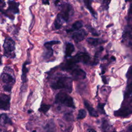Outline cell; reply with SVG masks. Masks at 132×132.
<instances>
[{
  "mask_svg": "<svg viewBox=\"0 0 132 132\" xmlns=\"http://www.w3.org/2000/svg\"><path fill=\"white\" fill-rule=\"evenodd\" d=\"M72 78L68 76H60L51 83V87L55 90L64 89L71 93L72 91Z\"/></svg>",
  "mask_w": 132,
  "mask_h": 132,
  "instance_id": "6da1fadb",
  "label": "cell"
},
{
  "mask_svg": "<svg viewBox=\"0 0 132 132\" xmlns=\"http://www.w3.org/2000/svg\"><path fill=\"white\" fill-rule=\"evenodd\" d=\"M55 103L64 105L70 108H75L72 97L65 92H59L57 94L55 98Z\"/></svg>",
  "mask_w": 132,
  "mask_h": 132,
  "instance_id": "7a4b0ae2",
  "label": "cell"
},
{
  "mask_svg": "<svg viewBox=\"0 0 132 132\" xmlns=\"http://www.w3.org/2000/svg\"><path fill=\"white\" fill-rule=\"evenodd\" d=\"M61 11L59 13L62 17L64 22H68L74 15V11L73 7L69 3L61 4Z\"/></svg>",
  "mask_w": 132,
  "mask_h": 132,
  "instance_id": "3957f363",
  "label": "cell"
},
{
  "mask_svg": "<svg viewBox=\"0 0 132 132\" xmlns=\"http://www.w3.org/2000/svg\"><path fill=\"white\" fill-rule=\"evenodd\" d=\"M3 48L4 50V54L7 57L13 58L15 57L14 53L15 50L14 41L10 38H6L3 44Z\"/></svg>",
  "mask_w": 132,
  "mask_h": 132,
  "instance_id": "277c9868",
  "label": "cell"
},
{
  "mask_svg": "<svg viewBox=\"0 0 132 132\" xmlns=\"http://www.w3.org/2000/svg\"><path fill=\"white\" fill-rule=\"evenodd\" d=\"M59 43H60L59 41H51L45 42L44 46H45L46 50L44 51L43 54V57L44 59L46 60L50 59L53 55V50L52 48V46Z\"/></svg>",
  "mask_w": 132,
  "mask_h": 132,
  "instance_id": "5b68a950",
  "label": "cell"
},
{
  "mask_svg": "<svg viewBox=\"0 0 132 132\" xmlns=\"http://www.w3.org/2000/svg\"><path fill=\"white\" fill-rule=\"evenodd\" d=\"M72 61L76 64L78 62H82L84 63H88L90 60V57L89 55L85 53H79L74 57L70 58Z\"/></svg>",
  "mask_w": 132,
  "mask_h": 132,
  "instance_id": "8992f818",
  "label": "cell"
},
{
  "mask_svg": "<svg viewBox=\"0 0 132 132\" xmlns=\"http://www.w3.org/2000/svg\"><path fill=\"white\" fill-rule=\"evenodd\" d=\"M71 76L73 80H83L86 77V72L80 68H74L72 70Z\"/></svg>",
  "mask_w": 132,
  "mask_h": 132,
  "instance_id": "52a82bcc",
  "label": "cell"
},
{
  "mask_svg": "<svg viewBox=\"0 0 132 132\" xmlns=\"http://www.w3.org/2000/svg\"><path fill=\"white\" fill-rule=\"evenodd\" d=\"M88 35L87 31L84 29H80L78 30L74 31L72 35V39L76 42H79L85 39Z\"/></svg>",
  "mask_w": 132,
  "mask_h": 132,
  "instance_id": "ba28073f",
  "label": "cell"
},
{
  "mask_svg": "<svg viewBox=\"0 0 132 132\" xmlns=\"http://www.w3.org/2000/svg\"><path fill=\"white\" fill-rule=\"evenodd\" d=\"M10 96L5 94H1L0 97V108L2 110H8L10 108Z\"/></svg>",
  "mask_w": 132,
  "mask_h": 132,
  "instance_id": "9c48e42d",
  "label": "cell"
},
{
  "mask_svg": "<svg viewBox=\"0 0 132 132\" xmlns=\"http://www.w3.org/2000/svg\"><path fill=\"white\" fill-rule=\"evenodd\" d=\"M132 113V110L126 106L122 107L119 110L114 111V114L115 116L125 118L128 116Z\"/></svg>",
  "mask_w": 132,
  "mask_h": 132,
  "instance_id": "30bf717a",
  "label": "cell"
},
{
  "mask_svg": "<svg viewBox=\"0 0 132 132\" xmlns=\"http://www.w3.org/2000/svg\"><path fill=\"white\" fill-rule=\"evenodd\" d=\"M1 79L5 85L12 86L15 82V79L8 73L3 72L1 74Z\"/></svg>",
  "mask_w": 132,
  "mask_h": 132,
  "instance_id": "8fae6325",
  "label": "cell"
},
{
  "mask_svg": "<svg viewBox=\"0 0 132 132\" xmlns=\"http://www.w3.org/2000/svg\"><path fill=\"white\" fill-rule=\"evenodd\" d=\"M8 11L10 13H12L13 14L18 13L19 12V3H16L13 1H8Z\"/></svg>",
  "mask_w": 132,
  "mask_h": 132,
  "instance_id": "7c38bea8",
  "label": "cell"
},
{
  "mask_svg": "<svg viewBox=\"0 0 132 132\" xmlns=\"http://www.w3.org/2000/svg\"><path fill=\"white\" fill-rule=\"evenodd\" d=\"M84 105L86 107L87 109L88 110L90 115L93 117H98V114L96 110L93 108V107L90 104V103L87 100L84 101Z\"/></svg>",
  "mask_w": 132,
  "mask_h": 132,
  "instance_id": "4fadbf2b",
  "label": "cell"
},
{
  "mask_svg": "<svg viewBox=\"0 0 132 132\" xmlns=\"http://www.w3.org/2000/svg\"><path fill=\"white\" fill-rule=\"evenodd\" d=\"M87 41L90 45L93 46H96L105 42L101 39L95 38H88L87 39Z\"/></svg>",
  "mask_w": 132,
  "mask_h": 132,
  "instance_id": "5bb4252c",
  "label": "cell"
},
{
  "mask_svg": "<svg viewBox=\"0 0 132 132\" xmlns=\"http://www.w3.org/2000/svg\"><path fill=\"white\" fill-rule=\"evenodd\" d=\"M44 130L46 132H55V125L52 120L48 121L43 126Z\"/></svg>",
  "mask_w": 132,
  "mask_h": 132,
  "instance_id": "9a60e30c",
  "label": "cell"
},
{
  "mask_svg": "<svg viewBox=\"0 0 132 132\" xmlns=\"http://www.w3.org/2000/svg\"><path fill=\"white\" fill-rule=\"evenodd\" d=\"M84 4L87 7V8L89 10L92 15L94 18H97V13L96 11L93 9V8L91 6V3L92 2V0H83Z\"/></svg>",
  "mask_w": 132,
  "mask_h": 132,
  "instance_id": "2e32d148",
  "label": "cell"
},
{
  "mask_svg": "<svg viewBox=\"0 0 132 132\" xmlns=\"http://www.w3.org/2000/svg\"><path fill=\"white\" fill-rule=\"evenodd\" d=\"M75 50V47L74 45L70 42H68L65 45V55L66 57H70L72 54Z\"/></svg>",
  "mask_w": 132,
  "mask_h": 132,
  "instance_id": "e0dca14e",
  "label": "cell"
},
{
  "mask_svg": "<svg viewBox=\"0 0 132 132\" xmlns=\"http://www.w3.org/2000/svg\"><path fill=\"white\" fill-rule=\"evenodd\" d=\"M64 22V20H63L62 17L60 16V15L58 13L55 19L54 23L55 28L56 29H60L62 27Z\"/></svg>",
  "mask_w": 132,
  "mask_h": 132,
  "instance_id": "ac0fdd59",
  "label": "cell"
},
{
  "mask_svg": "<svg viewBox=\"0 0 132 132\" xmlns=\"http://www.w3.org/2000/svg\"><path fill=\"white\" fill-rule=\"evenodd\" d=\"M82 26H83V24H82V22L80 21H76L75 22H74L71 28L70 29L67 30V31L68 32L76 31L80 29Z\"/></svg>",
  "mask_w": 132,
  "mask_h": 132,
  "instance_id": "d6986e66",
  "label": "cell"
},
{
  "mask_svg": "<svg viewBox=\"0 0 132 132\" xmlns=\"http://www.w3.org/2000/svg\"><path fill=\"white\" fill-rule=\"evenodd\" d=\"M29 63L27 62H25L24 63L23 65V67H22V76H21V79L22 80V82L23 83L24 82H26L27 81V73H28V69L26 67V65L28 64Z\"/></svg>",
  "mask_w": 132,
  "mask_h": 132,
  "instance_id": "ffe728a7",
  "label": "cell"
},
{
  "mask_svg": "<svg viewBox=\"0 0 132 132\" xmlns=\"http://www.w3.org/2000/svg\"><path fill=\"white\" fill-rule=\"evenodd\" d=\"M1 124L5 125V124H12V121L10 119L6 114L5 113H2L1 115Z\"/></svg>",
  "mask_w": 132,
  "mask_h": 132,
  "instance_id": "44dd1931",
  "label": "cell"
},
{
  "mask_svg": "<svg viewBox=\"0 0 132 132\" xmlns=\"http://www.w3.org/2000/svg\"><path fill=\"white\" fill-rule=\"evenodd\" d=\"M132 95V82L130 83L127 85L126 89L125 92L124 97L125 98H128Z\"/></svg>",
  "mask_w": 132,
  "mask_h": 132,
  "instance_id": "7402d4cb",
  "label": "cell"
},
{
  "mask_svg": "<svg viewBox=\"0 0 132 132\" xmlns=\"http://www.w3.org/2000/svg\"><path fill=\"white\" fill-rule=\"evenodd\" d=\"M51 108V105H47L45 104H42L40 108L39 109V111L40 112H42L44 113H45L47 112L49 109Z\"/></svg>",
  "mask_w": 132,
  "mask_h": 132,
  "instance_id": "603a6c76",
  "label": "cell"
},
{
  "mask_svg": "<svg viewBox=\"0 0 132 132\" xmlns=\"http://www.w3.org/2000/svg\"><path fill=\"white\" fill-rule=\"evenodd\" d=\"M86 115H87L86 111L84 109H80L78 110L77 118V119H79V120L82 119L86 117Z\"/></svg>",
  "mask_w": 132,
  "mask_h": 132,
  "instance_id": "cb8c5ba5",
  "label": "cell"
},
{
  "mask_svg": "<svg viewBox=\"0 0 132 132\" xmlns=\"http://www.w3.org/2000/svg\"><path fill=\"white\" fill-rule=\"evenodd\" d=\"M63 117L64 119L68 121H72L74 120V117L73 116V114L71 112H69V113H65Z\"/></svg>",
  "mask_w": 132,
  "mask_h": 132,
  "instance_id": "d4e9b609",
  "label": "cell"
},
{
  "mask_svg": "<svg viewBox=\"0 0 132 132\" xmlns=\"http://www.w3.org/2000/svg\"><path fill=\"white\" fill-rule=\"evenodd\" d=\"M104 106H105V104L103 103H98L97 105V109L98 111L101 113V114H105V111L104 110Z\"/></svg>",
  "mask_w": 132,
  "mask_h": 132,
  "instance_id": "484cf974",
  "label": "cell"
},
{
  "mask_svg": "<svg viewBox=\"0 0 132 132\" xmlns=\"http://www.w3.org/2000/svg\"><path fill=\"white\" fill-rule=\"evenodd\" d=\"M126 76L128 79H132V65L130 66L128 69L126 74Z\"/></svg>",
  "mask_w": 132,
  "mask_h": 132,
  "instance_id": "4316f807",
  "label": "cell"
},
{
  "mask_svg": "<svg viewBox=\"0 0 132 132\" xmlns=\"http://www.w3.org/2000/svg\"><path fill=\"white\" fill-rule=\"evenodd\" d=\"M86 27H87L89 31H90L93 36H98V34H97V31L94 28H92L90 26H86Z\"/></svg>",
  "mask_w": 132,
  "mask_h": 132,
  "instance_id": "83f0119b",
  "label": "cell"
},
{
  "mask_svg": "<svg viewBox=\"0 0 132 132\" xmlns=\"http://www.w3.org/2000/svg\"><path fill=\"white\" fill-rule=\"evenodd\" d=\"M110 2V1L109 0H104V2H103V7L105 8H108V4Z\"/></svg>",
  "mask_w": 132,
  "mask_h": 132,
  "instance_id": "f1b7e54d",
  "label": "cell"
},
{
  "mask_svg": "<svg viewBox=\"0 0 132 132\" xmlns=\"http://www.w3.org/2000/svg\"><path fill=\"white\" fill-rule=\"evenodd\" d=\"M50 0H42V3L44 5H48Z\"/></svg>",
  "mask_w": 132,
  "mask_h": 132,
  "instance_id": "f546056e",
  "label": "cell"
},
{
  "mask_svg": "<svg viewBox=\"0 0 132 132\" xmlns=\"http://www.w3.org/2000/svg\"><path fill=\"white\" fill-rule=\"evenodd\" d=\"M129 13L130 14H132V3L130 5V6H129Z\"/></svg>",
  "mask_w": 132,
  "mask_h": 132,
  "instance_id": "4dcf8cb0",
  "label": "cell"
},
{
  "mask_svg": "<svg viewBox=\"0 0 132 132\" xmlns=\"http://www.w3.org/2000/svg\"><path fill=\"white\" fill-rule=\"evenodd\" d=\"M102 79H103V81L104 82V84H107V82L106 81V78L104 76H102Z\"/></svg>",
  "mask_w": 132,
  "mask_h": 132,
  "instance_id": "1f68e13d",
  "label": "cell"
},
{
  "mask_svg": "<svg viewBox=\"0 0 132 132\" xmlns=\"http://www.w3.org/2000/svg\"><path fill=\"white\" fill-rule=\"evenodd\" d=\"M87 132H96V130H95L94 129H88L87 131Z\"/></svg>",
  "mask_w": 132,
  "mask_h": 132,
  "instance_id": "d6a6232c",
  "label": "cell"
},
{
  "mask_svg": "<svg viewBox=\"0 0 132 132\" xmlns=\"http://www.w3.org/2000/svg\"><path fill=\"white\" fill-rule=\"evenodd\" d=\"M128 130H130V131H132V124L128 128Z\"/></svg>",
  "mask_w": 132,
  "mask_h": 132,
  "instance_id": "836d02e7",
  "label": "cell"
},
{
  "mask_svg": "<svg viewBox=\"0 0 132 132\" xmlns=\"http://www.w3.org/2000/svg\"><path fill=\"white\" fill-rule=\"evenodd\" d=\"M129 104H130V106L132 107V98H131V100L130 101V103H129Z\"/></svg>",
  "mask_w": 132,
  "mask_h": 132,
  "instance_id": "e575fe53",
  "label": "cell"
},
{
  "mask_svg": "<svg viewBox=\"0 0 132 132\" xmlns=\"http://www.w3.org/2000/svg\"><path fill=\"white\" fill-rule=\"evenodd\" d=\"M111 59H113V60H115V59H116L115 57H113V56H112V57H111Z\"/></svg>",
  "mask_w": 132,
  "mask_h": 132,
  "instance_id": "d590c367",
  "label": "cell"
}]
</instances>
